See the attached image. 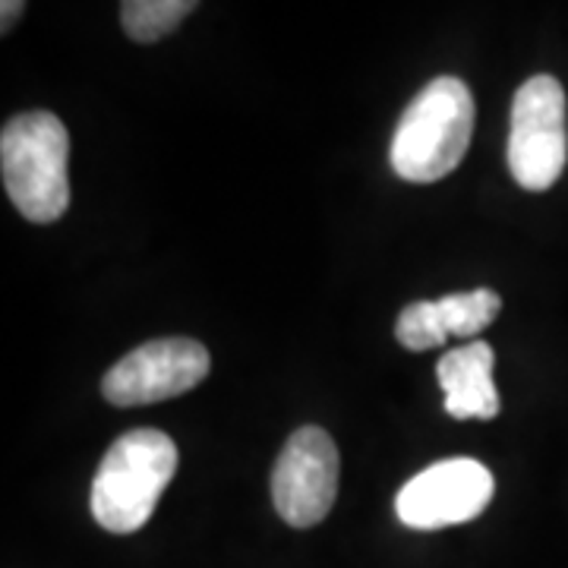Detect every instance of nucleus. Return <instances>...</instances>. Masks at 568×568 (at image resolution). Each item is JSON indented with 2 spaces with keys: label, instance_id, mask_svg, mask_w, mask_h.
<instances>
[{
  "label": "nucleus",
  "instance_id": "f257e3e1",
  "mask_svg": "<svg viewBox=\"0 0 568 568\" xmlns=\"http://www.w3.org/2000/svg\"><path fill=\"white\" fill-rule=\"evenodd\" d=\"M474 136V95L455 77H439L417 92L392 133V171L410 183L448 178Z\"/></svg>",
  "mask_w": 568,
  "mask_h": 568
},
{
  "label": "nucleus",
  "instance_id": "f03ea898",
  "mask_svg": "<svg viewBox=\"0 0 568 568\" xmlns=\"http://www.w3.org/2000/svg\"><path fill=\"white\" fill-rule=\"evenodd\" d=\"M178 470V446L162 429H130L104 452L92 480V518L111 534L149 525Z\"/></svg>",
  "mask_w": 568,
  "mask_h": 568
},
{
  "label": "nucleus",
  "instance_id": "7ed1b4c3",
  "mask_svg": "<svg viewBox=\"0 0 568 568\" xmlns=\"http://www.w3.org/2000/svg\"><path fill=\"white\" fill-rule=\"evenodd\" d=\"M70 136L58 114L26 111L3 123L0 133V171L10 203L22 219L51 224L70 205Z\"/></svg>",
  "mask_w": 568,
  "mask_h": 568
},
{
  "label": "nucleus",
  "instance_id": "20e7f679",
  "mask_svg": "<svg viewBox=\"0 0 568 568\" xmlns=\"http://www.w3.org/2000/svg\"><path fill=\"white\" fill-rule=\"evenodd\" d=\"M566 159V89L547 73L530 77L511 99L508 171L521 190L544 193L562 178Z\"/></svg>",
  "mask_w": 568,
  "mask_h": 568
},
{
  "label": "nucleus",
  "instance_id": "39448f33",
  "mask_svg": "<svg viewBox=\"0 0 568 568\" xmlns=\"http://www.w3.org/2000/svg\"><path fill=\"white\" fill-rule=\"evenodd\" d=\"M338 448L323 426H301L284 443L272 470V503L284 525L316 528L335 506Z\"/></svg>",
  "mask_w": 568,
  "mask_h": 568
},
{
  "label": "nucleus",
  "instance_id": "423d86ee",
  "mask_svg": "<svg viewBox=\"0 0 568 568\" xmlns=\"http://www.w3.org/2000/svg\"><path fill=\"white\" fill-rule=\"evenodd\" d=\"M212 357L193 338H155L111 366L102 395L114 407H140L178 398L209 376Z\"/></svg>",
  "mask_w": 568,
  "mask_h": 568
},
{
  "label": "nucleus",
  "instance_id": "0eeeda50",
  "mask_svg": "<svg viewBox=\"0 0 568 568\" xmlns=\"http://www.w3.org/2000/svg\"><path fill=\"white\" fill-rule=\"evenodd\" d=\"M496 480L474 458H446L407 480L395 511L398 521L414 530H439L474 521L493 503Z\"/></svg>",
  "mask_w": 568,
  "mask_h": 568
},
{
  "label": "nucleus",
  "instance_id": "6e6552de",
  "mask_svg": "<svg viewBox=\"0 0 568 568\" xmlns=\"http://www.w3.org/2000/svg\"><path fill=\"white\" fill-rule=\"evenodd\" d=\"M496 354L487 342H467L443 354L436 379L446 392V414L455 420H493L499 414V392L493 383Z\"/></svg>",
  "mask_w": 568,
  "mask_h": 568
},
{
  "label": "nucleus",
  "instance_id": "1a4fd4ad",
  "mask_svg": "<svg viewBox=\"0 0 568 568\" xmlns=\"http://www.w3.org/2000/svg\"><path fill=\"white\" fill-rule=\"evenodd\" d=\"M193 7V0H126L121 3L123 32L140 44H152L171 36Z\"/></svg>",
  "mask_w": 568,
  "mask_h": 568
},
{
  "label": "nucleus",
  "instance_id": "9d476101",
  "mask_svg": "<svg viewBox=\"0 0 568 568\" xmlns=\"http://www.w3.org/2000/svg\"><path fill=\"white\" fill-rule=\"evenodd\" d=\"M439 313H443V325H446L448 338H474L487 328L499 310H503V301L496 291L489 287H477V291H465V294H448V297H439Z\"/></svg>",
  "mask_w": 568,
  "mask_h": 568
},
{
  "label": "nucleus",
  "instance_id": "9b49d317",
  "mask_svg": "<svg viewBox=\"0 0 568 568\" xmlns=\"http://www.w3.org/2000/svg\"><path fill=\"white\" fill-rule=\"evenodd\" d=\"M395 335L407 351H429V347H443L448 338L446 325H443V313L436 301H417L402 310Z\"/></svg>",
  "mask_w": 568,
  "mask_h": 568
},
{
  "label": "nucleus",
  "instance_id": "f8f14e48",
  "mask_svg": "<svg viewBox=\"0 0 568 568\" xmlns=\"http://www.w3.org/2000/svg\"><path fill=\"white\" fill-rule=\"evenodd\" d=\"M0 10H3V32H7L13 22L20 20V13L26 10V3H20V0H3V7H0Z\"/></svg>",
  "mask_w": 568,
  "mask_h": 568
}]
</instances>
